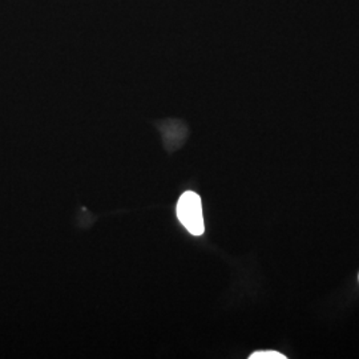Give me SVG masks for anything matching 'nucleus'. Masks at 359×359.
<instances>
[{
  "mask_svg": "<svg viewBox=\"0 0 359 359\" xmlns=\"http://www.w3.org/2000/svg\"><path fill=\"white\" fill-rule=\"evenodd\" d=\"M177 217L185 229L193 236H201L205 231L201 198L197 193L185 192L177 203Z\"/></svg>",
  "mask_w": 359,
  "mask_h": 359,
  "instance_id": "nucleus-1",
  "label": "nucleus"
},
{
  "mask_svg": "<svg viewBox=\"0 0 359 359\" xmlns=\"http://www.w3.org/2000/svg\"><path fill=\"white\" fill-rule=\"evenodd\" d=\"M250 359H286L287 357L285 354H281L278 351H273V350H266V351H256L253 353Z\"/></svg>",
  "mask_w": 359,
  "mask_h": 359,
  "instance_id": "nucleus-2",
  "label": "nucleus"
},
{
  "mask_svg": "<svg viewBox=\"0 0 359 359\" xmlns=\"http://www.w3.org/2000/svg\"><path fill=\"white\" fill-rule=\"evenodd\" d=\"M358 278H359V276H358Z\"/></svg>",
  "mask_w": 359,
  "mask_h": 359,
  "instance_id": "nucleus-3",
  "label": "nucleus"
}]
</instances>
